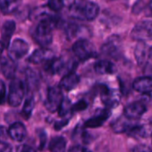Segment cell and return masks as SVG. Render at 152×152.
<instances>
[{
    "label": "cell",
    "instance_id": "5b68a950",
    "mask_svg": "<svg viewBox=\"0 0 152 152\" xmlns=\"http://www.w3.org/2000/svg\"><path fill=\"white\" fill-rule=\"evenodd\" d=\"M131 36L138 41H146L152 39V21H141L132 29Z\"/></svg>",
    "mask_w": 152,
    "mask_h": 152
},
{
    "label": "cell",
    "instance_id": "9a60e30c",
    "mask_svg": "<svg viewBox=\"0 0 152 152\" xmlns=\"http://www.w3.org/2000/svg\"><path fill=\"white\" fill-rule=\"evenodd\" d=\"M7 131H8V136L12 140L16 141H23L27 135V131L24 124L20 122L13 124Z\"/></svg>",
    "mask_w": 152,
    "mask_h": 152
},
{
    "label": "cell",
    "instance_id": "8d00e7d4",
    "mask_svg": "<svg viewBox=\"0 0 152 152\" xmlns=\"http://www.w3.org/2000/svg\"><path fill=\"white\" fill-rule=\"evenodd\" d=\"M151 72H152V65H151Z\"/></svg>",
    "mask_w": 152,
    "mask_h": 152
},
{
    "label": "cell",
    "instance_id": "74e56055",
    "mask_svg": "<svg viewBox=\"0 0 152 152\" xmlns=\"http://www.w3.org/2000/svg\"><path fill=\"white\" fill-rule=\"evenodd\" d=\"M151 139H152V134H151ZM151 141H152V140H151Z\"/></svg>",
    "mask_w": 152,
    "mask_h": 152
},
{
    "label": "cell",
    "instance_id": "277c9868",
    "mask_svg": "<svg viewBox=\"0 0 152 152\" xmlns=\"http://www.w3.org/2000/svg\"><path fill=\"white\" fill-rule=\"evenodd\" d=\"M72 51L74 55L82 61L88 60L96 55L94 46L85 39L76 41L72 46Z\"/></svg>",
    "mask_w": 152,
    "mask_h": 152
},
{
    "label": "cell",
    "instance_id": "9c48e42d",
    "mask_svg": "<svg viewBox=\"0 0 152 152\" xmlns=\"http://www.w3.org/2000/svg\"><path fill=\"white\" fill-rule=\"evenodd\" d=\"M147 111V106L142 101H135L124 108V115L131 120H137L140 118Z\"/></svg>",
    "mask_w": 152,
    "mask_h": 152
},
{
    "label": "cell",
    "instance_id": "7a4b0ae2",
    "mask_svg": "<svg viewBox=\"0 0 152 152\" xmlns=\"http://www.w3.org/2000/svg\"><path fill=\"white\" fill-rule=\"evenodd\" d=\"M56 22L55 18L47 16L41 20L37 25L34 31L35 40L42 47L48 46L53 40V29L56 26Z\"/></svg>",
    "mask_w": 152,
    "mask_h": 152
},
{
    "label": "cell",
    "instance_id": "8992f818",
    "mask_svg": "<svg viewBox=\"0 0 152 152\" xmlns=\"http://www.w3.org/2000/svg\"><path fill=\"white\" fill-rule=\"evenodd\" d=\"M63 94L60 87H51L48 89L47 99L45 101L46 108L50 112H55L58 109L62 100Z\"/></svg>",
    "mask_w": 152,
    "mask_h": 152
},
{
    "label": "cell",
    "instance_id": "ba28073f",
    "mask_svg": "<svg viewBox=\"0 0 152 152\" xmlns=\"http://www.w3.org/2000/svg\"><path fill=\"white\" fill-rule=\"evenodd\" d=\"M100 96H101L102 102L108 108L115 107L120 103V94L116 90H113L106 86H102Z\"/></svg>",
    "mask_w": 152,
    "mask_h": 152
},
{
    "label": "cell",
    "instance_id": "484cf974",
    "mask_svg": "<svg viewBox=\"0 0 152 152\" xmlns=\"http://www.w3.org/2000/svg\"><path fill=\"white\" fill-rule=\"evenodd\" d=\"M48 6L51 10H53L55 12H58L63 8L64 1L63 0H48Z\"/></svg>",
    "mask_w": 152,
    "mask_h": 152
},
{
    "label": "cell",
    "instance_id": "836d02e7",
    "mask_svg": "<svg viewBox=\"0 0 152 152\" xmlns=\"http://www.w3.org/2000/svg\"><path fill=\"white\" fill-rule=\"evenodd\" d=\"M7 137H8V131H7V129L4 126L0 125V140H3Z\"/></svg>",
    "mask_w": 152,
    "mask_h": 152
},
{
    "label": "cell",
    "instance_id": "d590c367",
    "mask_svg": "<svg viewBox=\"0 0 152 152\" xmlns=\"http://www.w3.org/2000/svg\"><path fill=\"white\" fill-rule=\"evenodd\" d=\"M4 44L2 43V41H0V56H1V54H2V52H3V50H4Z\"/></svg>",
    "mask_w": 152,
    "mask_h": 152
},
{
    "label": "cell",
    "instance_id": "f1b7e54d",
    "mask_svg": "<svg viewBox=\"0 0 152 152\" xmlns=\"http://www.w3.org/2000/svg\"><path fill=\"white\" fill-rule=\"evenodd\" d=\"M6 93H7L6 85L3 81L0 80V104H2L4 102L6 99Z\"/></svg>",
    "mask_w": 152,
    "mask_h": 152
},
{
    "label": "cell",
    "instance_id": "cb8c5ba5",
    "mask_svg": "<svg viewBox=\"0 0 152 152\" xmlns=\"http://www.w3.org/2000/svg\"><path fill=\"white\" fill-rule=\"evenodd\" d=\"M73 138L75 140H80L82 142L87 144L90 142V134L83 127H77L74 130Z\"/></svg>",
    "mask_w": 152,
    "mask_h": 152
},
{
    "label": "cell",
    "instance_id": "5bb4252c",
    "mask_svg": "<svg viewBox=\"0 0 152 152\" xmlns=\"http://www.w3.org/2000/svg\"><path fill=\"white\" fill-rule=\"evenodd\" d=\"M54 58V53L52 50L48 48L36 49L30 56L29 61L32 64H42Z\"/></svg>",
    "mask_w": 152,
    "mask_h": 152
},
{
    "label": "cell",
    "instance_id": "44dd1931",
    "mask_svg": "<svg viewBox=\"0 0 152 152\" xmlns=\"http://www.w3.org/2000/svg\"><path fill=\"white\" fill-rule=\"evenodd\" d=\"M94 69L99 74H112L115 72V66L108 60H99L95 65Z\"/></svg>",
    "mask_w": 152,
    "mask_h": 152
},
{
    "label": "cell",
    "instance_id": "1f68e13d",
    "mask_svg": "<svg viewBox=\"0 0 152 152\" xmlns=\"http://www.w3.org/2000/svg\"><path fill=\"white\" fill-rule=\"evenodd\" d=\"M69 119H70V118H64L63 120L56 122V124H55V129H56V130H60V129H62L64 126H65V125L67 124V123L69 122Z\"/></svg>",
    "mask_w": 152,
    "mask_h": 152
},
{
    "label": "cell",
    "instance_id": "d4e9b609",
    "mask_svg": "<svg viewBox=\"0 0 152 152\" xmlns=\"http://www.w3.org/2000/svg\"><path fill=\"white\" fill-rule=\"evenodd\" d=\"M34 105H35V102H34L33 97H29L26 99V101L24 102V105H23V107L22 110V114L26 119H28L31 116V112L34 108Z\"/></svg>",
    "mask_w": 152,
    "mask_h": 152
},
{
    "label": "cell",
    "instance_id": "2e32d148",
    "mask_svg": "<svg viewBox=\"0 0 152 152\" xmlns=\"http://www.w3.org/2000/svg\"><path fill=\"white\" fill-rule=\"evenodd\" d=\"M135 57L139 65H145L148 60L149 48L147 46L145 41H139L135 48Z\"/></svg>",
    "mask_w": 152,
    "mask_h": 152
},
{
    "label": "cell",
    "instance_id": "83f0119b",
    "mask_svg": "<svg viewBox=\"0 0 152 152\" xmlns=\"http://www.w3.org/2000/svg\"><path fill=\"white\" fill-rule=\"evenodd\" d=\"M0 152H13V148L7 142L0 140Z\"/></svg>",
    "mask_w": 152,
    "mask_h": 152
},
{
    "label": "cell",
    "instance_id": "d6986e66",
    "mask_svg": "<svg viewBox=\"0 0 152 152\" xmlns=\"http://www.w3.org/2000/svg\"><path fill=\"white\" fill-rule=\"evenodd\" d=\"M16 25L14 21H7L1 29V39H2V43L4 46L7 47L9 45L11 37L13 36L15 31Z\"/></svg>",
    "mask_w": 152,
    "mask_h": 152
},
{
    "label": "cell",
    "instance_id": "d6a6232c",
    "mask_svg": "<svg viewBox=\"0 0 152 152\" xmlns=\"http://www.w3.org/2000/svg\"><path fill=\"white\" fill-rule=\"evenodd\" d=\"M133 152H152V150L145 145H139L133 149Z\"/></svg>",
    "mask_w": 152,
    "mask_h": 152
},
{
    "label": "cell",
    "instance_id": "4dcf8cb0",
    "mask_svg": "<svg viewBox=\"0 0 152 152\" xmlns=\"http://www.w3.org/2000/svg\"><path fill=\"white\" fill-rule=\"evenodd\" d=\"M68 152H91L90 149H88L87 148H84L83 146H74V147H72Z\"/></svg>",
    "mask_w": 152,
    "mask_h": 152
},
{
    "label": "cell",
    "instance_id": "30bf717a",
    "mask_svg": "<svg viewBox=\"0 0 152 152\" xmlns=\"http://www.w3.org/2000/svg\"><path fill=\"white\" fill-rule=\"evenodd\" d=\"M72 69L70 63L66 62L63 58H52L46 63V70L52 74L62 73L63 72H68Z\"/></svg>",
    "mask_w": 152,
    "mask_h": 152
},
{
    "label": "cell",
    "instance_id": "e0dca14e",
    "mask_svg": "<svg viewBox=\"0 0 152 152\" xmlns=\"http://www.w3.org/2000/svg\"><path fill=\"white\" fill-rule=\"evenodd\" d=\"M80 83V77L75 72H68L61 80L59 87L65 91H71L74 89Z\"/></svg>",
    "mask_w": 152,
    "mask_h": 152
},
{
    "label": "cell",
    "instance_id": "ffe728a7",
    "mask_svg": "<svg viewBox=\"0 0 152 152\" xmlns=\"http://www.w3.org/2000/svg\"><path fill=\"white\" fill-rule=\"evenodd\" d=\"M132 121L133 120H131V119L127 118L125 115H124L113 123L112 129L115 132H117V133L127 132L129 131V129L132 127V125L133 124Z\"/></svg>",
    "mask_w": 152,
    "mask_h": 152
},
{
    "label": "cell",
    "instance_id": "52a82bcc",
    "mask_svg": "<svg viewBox=\"0 0 152 152\" xmlns=\"http://www.w3.org/2000/svg\"><path fill=\"white\" fill-rule=\"evenodd\" d=\"M29 48H30L29 44L26 41L21 39H16L9 47L8 49L9 57L14 61L19 60L28 53Z\"/></svg>",
    "mask_w": 152,
    "mask_h": 152
},
{
    "label": "cell",
    "instance_id": "7402d4cb",
    "mask_svg": "<svg viewBox=\"0 0 152 152\" xmlns=\"http://www.w3.org/2000/svg\"><path fill=\"white\" fill-rule=\"evenodd\" d=\"M49 150L51 152H65L66 140L62 136L54 137L49 143Z\"/></svg>",
    "mask_w": 152,
    "mask_h": 152
},
{
    "label": "cell",
    "instance_id": "3957f363",
    "mask_svg": "<svg viewBox=\"0 0 152 152\" xmlns=\"http://www.w3.org/2000/svg\"><path fill=\"white\" fill-rule=\"evenodd\" d=\"M25 94V85L23 81L19 79H14L10 83L9 93H8V103L12 107H18L24 97Z\"/></svg>",
    "mask_w": 152,
    "mask_h": 152
},
{
    "label": "cell",
    "instance_id": "603a6c76",
    "mask_svg": "<svg viewBox=\"0 0 152 152\" xmlns=\"http://www.w3.org/2000/svg\"><path fill=\"white\" fill-rule=\"evenodd\" d=\"M72 104L68 99H63L59 107H58V114L61 117L64 118H70V115L72 112Z\"/></svg>",
    "mask_w": 152,
    "mask_h": 152
},
{
    "label": "cell",
    "instance_id": "4316f807",
    "mask_svg": "<svg viewBox=\"0 0 152 152\" xmlns=\"http://www.w3.org/2000/svg\"><path fill=\"white\" fill-rule=\"evenodd\" d=\"M88 107V103L85 100H79L72 106V112H77V111H83L86 109Z\"/></svg>",
    "mask_w": 152,
    "mask_h": 152
},
{
    "label": "cell",
    "instance_id": "6da1fadb",
    "mask_svg": "<svg viewBox=\"0 0 152 152\" xmlns=\"http://www.w3.org/2000/svg\"><path fill=\"white\" fill-rule=\"evenodd\" d=\"M99 12V7L96 3L85 0H75L70 8V14L72 17L84 21L94 20Z\"/></svg>",
    "mask_w": 152,
    "mask_h": 152
},
{
    "label": "cell",
    "instance_id": "ac0fdd59",
    "mask_svg": "<svg viewBox=\"0 0 152 152\" xmlns=\"http://www.w3.org/2000/svg\"><path fill=\"white\" fill-rule=\"evenodd\" d=\"M0 70L7 78L13 79L16 72V64L14 60L9 58H3L0 60Z\"/></svg>",
    "mask_w": 152,
    "mask_h": 152
},
{
    "label": "cell",
    "instance_id": "f546056e",
    "mask_svg": "<svg viewBox=\"0 0 152 152\" xmlns=\"http://www.w3.org/2000/svg\"><path fill=\"white\" fill-rule=\"evenodd\" d=\"M17 0H0V7L2 9H8Z\"/></svg>",
    "mask_w": 152,
    "mask_h": 152
},
{
    "label": "cell",
    "instance_id": "7c38bea8",
    "mask_svg": "<svg viewBox=\"0 0 152 152\" xmlns=\"http://www.w3.org/2000/svg\"><path fill=\"white\" fill-rule=\"evenodd\" d=\"M132 88L140 94H149L152 92V78L149 76L139 77L134 80Z\"/></svg>",
    "mask_w": 152,
    "mask_h": 152
},
{
    "label": "cell",
    "instance_id": "4fadbf2b",
    "mask_svg": "<svg viewBox=\"0 0 152 152\" xmlns=\"http://www.w3.org/2000/svg\"><path fill=\"white\" fill-rule=\"evenodd\" d=\"M111 113L109 109H101L97 112V114L85 122V127L88 128H97L100 127L110 116Z\"/></svg>",
    "mask_w": 152,
    "mask_h": 152
},
{
    "label": "cell",
    "instance_id": "8fae6325",
    "mask_svg": "<svg viewBox=\"0 0 152 152\" xmlns=\"http://www.w3.org/2000/svg\"><path fill=\"white\" fill-rule=\"evenodd\" d=\"M102 52L103 54L117 58L121 53V42L119 38L117 37H111L102 47Z\"/></svg>",
    "mask_w": 152,
    "mask_h": 152
},
{
    "label": "cell",
    "instance_id": "e575fe53",
    "mask_svg": "<svg viewBox=\"0 0 152 152\" xmlns=\"http://www.w3.org/2000/svg\"><path fill=\"white\" fill-rule=\"evenodd\" d=\"M18 152H36V151L33 148H31L28 145H23L19 148Z\"/></svg>",
    "mask_w": 152,
    "mask_h": 152
}]
</instances>
